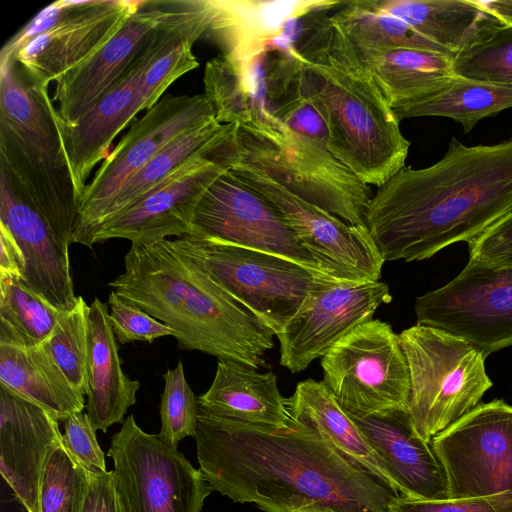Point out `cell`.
<instances>
[{"label": "cell", "mask_w": 512, "mask_h": 512, "mask_svg": "<svg viewBox=\"0 0 512 512\" xmlns=\"http://www.w3.org/2000/svg\"><path fill=\"white\" fill-rule=\"evenodd\" d=\"M194 438L212 491L264 512H390L399 496L296 420L275 429L199 411Z\"/></svg>", "instance_id": "1"}, {"label": "cell", "mask_w": 512, "mask_h": 512, "mask_svg": "<svg viewBox=\"0 0 512 512\" xmlns=\"http://www.w3.org/2000/svg\"><path fill=\"white\" fill-rule=\"evenodd\" d=\"M512 211V139L465 146L456 138L432 166L403 167L377 187L365 225L384 261H420L467 243Z\"/></svg>", "instance_id": "2"}, {"label": "cell", "mask_w": 512, "mask_h": 512, "mask_svg": "<svg viewBox=\"0 0 512 512\" xmlns=\"http://www.w3.org/2000/svg\"><path fill=\"white\" fill-rule=\"evenodd\" d=\"M124 265L108 286L169 326L180 349L266 367L275 334L170 239L131 243Z\"/></svg>", "instance_id": "3"}, {"label": "cell", "mask_w": 512, "mask_h": 512, "mask_svg": "<svg viewBox=\"0 0 512 512\" xmlns=\"http://www.w3.org/2000/svg\"><path fill=\"white\" fill-rule=\"evenodd\" d=\"M300 88L326 123L330 153L364 183L379 187L405 166L400 118L334 21L329 43L303 64Z\"/></svg>", "instance_id": "4"}, {"label": "cell", "mask_w": 512, "mask_h": 512, "mask_svg": "<svg viewBox=\"0 0 512 512\" xmlns=\"http://www.w3.org/2000/svg\"><path fill=\"white\" fill-rule=\"evenodd\" d=\"M48 87L13 58L0 60V166L72 243L79 198L57 128Z\"/></svg>", "instance_id": "5"}, {"label": "cell", "mask_w": 512, "mask_h": 512, "mask_svg": "<svg viewBox=\"0 0 512 512\" xmlns=\"http://www.w3.org/2000/svg\"><path fill=\"white\" fill-rule=\"evenodd\" d=\"M209 156L221 165L232 162L260 172L346 223L365 225L373 196L369 185L326 148L275 118L268 124H235Z\"/></svg>", "instance_id": "6"}, {"label": "cell", "mask_w": 512, "mask_h": 512, "mask_svg": "<svg viewBox=\"0 0 512 512\" xmlns=\"http://www.w3.org/2000/svg\"><path fill=\"white\" fill-rule=\"evenodd\" d=\"M409 375L407 409L417 432L431 439L476 407L492 387L482 353L467 340L425 325L399 334Z\"/></svg>", "instance_id": "7"}, {"label": "cell", "mask_w": 512, "mask_h": 512, "mask_svg": "<svg viewBox=\"0 0 512 512\" xmlns=\"http://www.w3.org/2000/svg\"><path fill=\"white\" fill-rule=\"evenodd\" d=\"M171 242L275 335L296 314L321 275L275 254L208 238L184 235Z\"/></svg>", "instance_id": "8"}, {"label": "cell", "mask_w": 512, "mask_h": 512, "mask_svg": "<svg viewBox=\"0 0 512 512\" xmlns=\"http://www.w3.org/2000/svg\"><path fill=\"white\" fill-rule=\"evenodd\" d=\"M430 445L448 498H479L497 512H512V405L500 399L478 404Z\"/></svg>", "instance_id": "9"}, {"label": "cell", "mask_w": 512, "mask_h": 512, "mask_svg": "<svg viewBox=\"0 0 512 512\" xmlns=\"http://www.w3.org/2000/svg\"><path fill=\"white\" fill-rule=\"evenodd\" d=\"M108 456L123 512H201L212 491L200 470L133 415L111 437Z\"/></svg>", "instance_id": "10"}, {"label": "cell", "mask_w": 512, "mask_h": 512, "mask_svg": "<svg viewBox=\"0 0 512 512\" xmlns=\"http://www.w3.org/2000/svg\"><path fill=\"white\" fill-rule=\"evenodd\" d=\"M323 383L346 412L370 414L407 407V360L390 324L371 319L356 326L321 358Z\"/></svg>", "instance_id": "11"}, {"label": "cell", "mask_w": 512, "mask_h": 512, "mask_svg": "<svg viewBox=\"0 0 512 512\" xmlns=\"http://www.w3.org/2000/svg\"><path fill=\"white\" fill-rule=\"evenodd\" d=\"M414 310L418 325L459 336L486 359L512 345V266L468 261L449 283L419 296Z\"/></svg>", "instance_id": "12"}, {"label": "cell", "mask_w": 512, "mask_h": 512, "mask_svg": "<svg viewBox=\"0 0 512 512\" xmlns=\"http://www.w3.org/2000/svg\"><path fill=\"white\" fill-rule=\"evenodd\" d=\"M223 166L280 211L326 275L339 282L379 281L385 261L365 225L348 224L253 169L232 162Z\"/></svg>", "instance_id": "13"}, {"label": "cell", "mask_w": 512, "mask_h": 512, "mask_svg": "<svg viewBox=\"0 0 512 512\" xmlns=\"http://www.w3.org/2000/svg\"><path fill=\"white\" fill-rule=\"evenodd\" d=\"M204 95L168 94L135 121L104 159L80 202L72 243L84 245L121 186L182 133L214 120Z\"/></svg>", "instance_id": "14"}, {"label": "cell", "mask_w": 512, "mask_h": 512, "mask_svg": "<svg viewBox=\"0 0 512 512\" xmlns=\"http://www.w3.org/2000/svg\"><path fill=\"white\" fill-rule=\"evenodd\" d=\"M189 235L275 254L326 275L280 211L228 170L202 195Z\"/></svg>", "instance_id": "15"}, {"label": "cell", "mask_w": 512, "mask_h": 512, "mask_svg": "<svg viewBox=\"0 0 512 512\" xmlns=\"http://www.w3.org/2000/svg\"><path fill=\"white\" fill-rule=\"evenodd\" d=\"M391 300L390 288L384 282H339L318 276L296 314L276 335L280 365L293 374L304 371Z\"/></svg>", "instance_id": "16"}, {"label": "cell", "mask_w": 512, "mask_h": 512, "mask_svg": "<svg viewBox=\"0 0 512 512\" xmlns=\"http://www.w3.org/2000/svg\"><path fill=\"white\" fill-rule=\"evenodd\" d=\"M170 19L168 14L151 33L141 52L116 85L76 122H65L55 110L57 128L79 202L95 165L109 155L108 150L114 138L141 111L143 76L169 37Z\"/></svg>", "instance_id": "17"}, {"label": "cell", "mask_w": 512, "mask_h": 512, "mask_svg": "<svg viewBox=\"0 0 512 512\" xmlns=\"http://www.w3.org/2000/svg\"><path fill=\"white\" fill-rule=\"evenodd\" d=\"M226 170L209 154L191 158L149 193L99 225L85 246L91 248L113 238L133 243L189 235L199 200Z\"/></svg>", "instance_id": "18"}, {"label": "cell", "mask_w": 512, "mask_h": 512, "mask_svg": "<svg viewBox=\"0 0 512 512\" xmlns=\"http://www.w3.org/2000/svg\"><path fill=\"white\" fill-rule=\"evenodd\" d=\"M0 223L9 229L25 255L26 270L21 281L57 310L73 309L78 296L69 259L72 243L60 234L3 166H0Z\"/></svg>", "instance_id": "19"}, {"label": "cell", "mask_w": 512, "mask_h": 512, "mask_svg": "<svg viewBox=\"0 0 512 512\" xmlns=\"http://www.w3.org/2000/svg\"><path fill=\"white\" fill-rule=\"evenodd\" d=\"M141 3L92 0L87 9L37 35L10 58L19 63L33 82L48 87L109 42Z\"/></svg>", "instance_id": "20"}, {"label": "cell", "mask_w": 512, "mask_h": 512, "mask_svg": "<svg viewBox=\"0 0 512 512\" xmlns=\"http://www.w3.org/2000/svg\"><path fill=\"white\" fill-rule=\"evenodd\" d=\"M142 1L119 32L87 60L59 76L54 99L67 123L76 122L119 81L151 33L170 12V2Z\"/></svg>", "instance_id": "21"}, {"label": "cell", "mask_w": 512, "mask_h": 512, "mask_svg": "<svg viewBox=\"0 0 512 512\" xmlns=\"http://www.w3.org/2000/svg\"><path fill=\"white\" fill-rule=\"evenodd\" d=\"M60 443L55 416L0 384V472L26 512H39L46 460Z\"/></svg>", "instance_id": "22"}, {"label": "cell", "mask_w": 512, "mask_h": 512, "mask_svg": "<svg viewBox=\"0 0 512 512\" xmlns=\"http://www.w3.org/2000/svg\"><path fill=\"white\" fill-rule=\"evenodd\" d=\"M346 413L384 462L399 495L416 500L448 498L441 464L417 432L407 407Z\"/></svg>", "instance_id": "23"}, {"label": "cell", "mask_w": 512, "mask_h": 512, "mask_svg": "<svg viewBox=\"0 0 512 512\" xmlns=\"http://www.w3.org/2000/svg\"><path fill=\"white\" fill-rule=\"evenodd\" d=\"M198 404L204 413L260 427L282 429L294 422L276 375L232 360H218L212 384Z\"/></svg>", "instance_id": "24"}, {"label": "cell", "mask_w": 512, "mask_h": 512, "mask_svg": "<svg viewBox=\"0 0 512 512\" xmlns=\"http://www.w3.org/2000/svg\"><path fill=\"white\" fill-rule=\"evenodd\" d=\"M108 315V304L95 297L87 309L86 413L94 428L103 432L124 422V415L136 403L140 388V382L129 378L122 369L117 339Z\"/></svg>", "instance_id": "25"}, {"label": "cell", "mask_w": 512, "mask_h": 512, "mask_svg": "<svg viewBox=\"0 0 512 512\" xmlns=\"http://www.w3.org/2000/svg\"><path fill=\"white\" fill-rule=\"evenodd\" d=\"M287 406L294 420L316 429L343 456L399 494L384 462L322 381L299 382Z\"/></svg>", "instance_id": "26"}, {"label": "cell", "mask_w": 512, "mask_h": 512, "mask_svg": "<svg viewBox=\"0 0 512 512\" xmlns=\"http://www.w3.org/2000/svg\"><path fill=\"white\" fill-rule=\"evenodd\" d=\"M370 3L402 19L454 56L501 25L472 0H370Z\"/></svg>", "instance_id": "27"}, {"label": "cell", "mask_w": 512, "mask_h": 512, "mask_svg": "<svg viewBox=\"0 0 512 512\" xmlns=\"http://www.w3.org/2000/svg\"><path fill=\"white\" fill-rule=\"evenodd\" d=\"M0 384L59 421L85 407V395L69 383L41 346L0 343Z\"/></svg>", "instance_id": "28"}, {"label": "cell", "mask_w": 512, "mask_h": 512, "mask_svg": "<svg viewBox=\"0 0 512 512\" xmlns=\"http://www.w3.org/2000/svg\"><path fill=\"white\" fill-rule=\"evenodd\" d=\"M356 51L392 108L435 93L455 76L454 56L443 52L419 48Z\"/></svg>", "instance_id": "29"}, {"label": "cell", "mask_w": 512, "mask_h": 512, "mask_svg": "<svg viewBox=\"0 0 512 512\" xmlns=\"http://www.w3.org/2000/svg\"><path fill=\"white\" fill-rule=\"evenodd\" d=\"M210 12L209 0L175 2L169 37L143 76L141 111L151 109L175 80L199 66L192 46L206 33Z\"/></svg>", "instance_id": "30"}, {"label": "cell", "mask_w": 512, "mask_h": 512, "mask_svg": "<svg viewBox=\"0 0 512 512\" xmlns=\"http://www.w3.org/2000/svg\"><path fill=\"white\" fill-rule=\"evenodd\" d=\"M316 1L209 0L211 13L205 34L221 54H228L273 35L287 18Z\"/></svg>", "instance_id": "31"}, {"label": "cell", "mask_w": 512, "mask_h": 512, "mask_svg": "<svg viewBox=\"0 0 512 512\" xmlns=\"http://www.w3.org/2000/svg\"><path fill=\"white\" fill-rule=\"evenodd\" d=\"M234 126L235 124H221L214 119L194 127L172 140L121 186L111 199L95 229L149 193L191 158L210 154Z\"/></svg>", "instance_id": "32"}, {"label": "cell", "mask_w": 512, "mask_h": 512, "mask_svg": "<svg viewBox=\"0 0 512 512\" xmlns=\"http://www.w3.org/2000/svg\"><path fill=\"white\" fill-rule=\"evenodd\" d=\"M511 107V87L454 76L435 93L392 109L400 120L422 116L451 118L468 133L483 118Z\"/></svg>", "instance_id": "33"}, {"label": "cell", "mask_w": 512, "mask_h": 512, "mask_svg": "<svg viewBox=\"0 0 512 512\" xmlns=\"http://www.w3.org/2000/svg\"><path fill=\"white\" fill-rule=\"evenodd\" d=\"M331 17L358 51L419 48L454 56L402 19L376 9L370 0L344 1Z\"/></svg>", "instance_id": "34"}, {"label": "cell", "mask_w": 512, "mask_h": 512, "mask_svg": "<svg viewBox=\"0 0 512 512\" xmlns=\"http://www.w3.org/2000/svg\"><path fill=\"white\" fill-rule=\"evenodd\" d=\"M61 313L21 280L0 279V343L40 346Z\"/></svg>", "instance_id": "35"}, {"label": "cell", "mask_w": 512, "mask_h": 512, "mask_svg": "<svg viewBox=\"0 0 512 512\" xmlns=\"http://www.w3.org/2000/svg\"><path fill=\"white\" fill-rule=\"evenodd\" d=\"M87 309L83 297L78 296L76 306L61 313L52 334L40 345L69 383L84 395L87 389Z\"/></svg>", "instance_id": "36"}, {"label": "cell", "mask_w": 512, "mask_h": 512, "mask_svg": "<svg viewBox=\"0 0 512 512\" xmlns=\"http://www.w3.org/2000/svg\"><path fill=\"white\" fill-rule=\"evenodd\" d=\"M88 485V470L68 453L63 443L58 444L46 460L39 512H81Z\"/></svg>", "instance_id": "37"}, {"label": "cell", "mask_w": 512, "mask_h": 512, "mask_svg": "<svg viewBox=\"0 0 512 512\" xmlns=\"http://www.w3.org/2000/svg\"><path fill=\"white\" fill-rule=\"evenodd\" d=\"M455 76L512 88V27L497 26L453 59Z\"/></svg>", "instance_id": "38"}, {"label": "cell", "mask_w": 512, "mask_h": 512, "mask_svg": "<svg viewBox=\"0 0 512 512\" xmlns=\"http://www.w3.org/2000/svg\"><path fill=\"white\" fill-rule=\"evenodd\" d=\"M164 390L160 402V437L177 448L178 443L188 436H195L199 404L189 386L181 361L174 369L163 374Z\"/></svg>", "instance_id": "39"}, {"label": "cell", "mask_w": 512, "mask_h": 512, "mask_svg": "<svg viewBox=\"0 0 512 512\" xmlns=\"http://www.w3.org/2000/svg\"><path fill=\"white\" fill-rule=\"evenodd\" d=\"M109 321L120 344L130 342L152 343L164 336H173V330L129 300L111 291L108 296Z\"/></svg>", "instance_id": "40"}, {"label": "cell", "mask_w": 512, "mask_h": 512, "mask_svg": "<svg viewBox=\"0 0 512 512\" xmlns=\"http://www.w3.org/2000/svg\"><path fill=\"white\" fill-rule=\"evenodd\" d=\"M62 443L68 453L91 472H106L104 453L101 450L94 428L87 413L76 412L64 421Z\"/></svg>", "instance_id": "41"}, {"label": "cell", "mask_w": 512, "mask_h": 512, "mask_svg": "<svg viewBox=\"0 0 512 512\" xmlns=\"http://www.w3.org/2000/svg\"><path fill=\"white\" fill-rule=\"evenodd\" d=\"M469 261L489 266H512V211L468 242Z\"/></svg>", "instance_id": "42"}, {"label": "cell", "mask_w": 512, "mask_h": 512, "mask_svg": "<svg viewBox=\"0 0 512 512\" xmlns=\"http://www.w3.org/2000/svg\"><path fill=\"white\" fill-rule=\"evenodd\" d=\"M91 3L92 0H60L46 6L6 42L1 50L0 60L10 58L28 41L78 15Z\"/></svg>", "instance_id": "43"}, {"label": "cell", "mask_w": 512, "mask_h": 512, "mask_svg": "<svg viewBox=\"0 0 512 512\" xmlns=\"http://www.w3.org/2000/svg\"><path fill=\"white\" fill-rule=\"evenodd\" d=\"M390 512H497L487 501L479 498L416 500L397 496Z\"/></svg>", "instance_id": "44"}, {"label": "cell", "mask_w": 512, "mask_h": 512, "mask_svg": "<svg viewBox=\"0 0 512 512\" xmlns=\"http://www.w3.org/2000/svg\"><path fill=\"white\" fill-rule=\"evenodd\" d=\"M89 485L81 512H123L120 506L113 471H88Z\"/></svg>", "instance_id": "45"}, {"label": "cell", "mask_w": 512, "mask_h": 512, "mask_svg": "<svg viewBox=\"0 0 512 512\" xmlns=\"http://www.w3.org/2000/svg\"><path fill=\"white\" fill-rule=\"evenodd\" d=\"M0 279L22 280L26 270L25 255L7 227L0 223Z\"/></svg>", "instance_id": "46"}, {"label": "cell", "mask_w": 512, "mask_h": 512, "mask_svg": "<svg viewBox=\"0 0 512 512\" xmlns=\"http://www.w3.org/2000/svg\"><path fill=\"white\" fill-rule=\"evenodd\" d=\"M479 8L492 15L502 26L512 27V0H472Z\"/></svg>", "instance_id": "47"}]
</instances>
